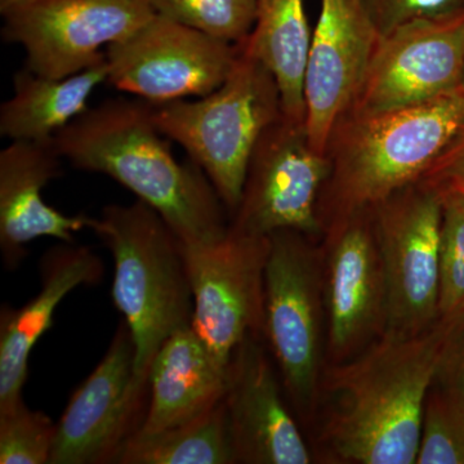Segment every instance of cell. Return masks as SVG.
I'll return each mask as SVG.
<instances>
[{
  "label": "cell",
  "instance_id": "obj_26",
  "mask_svg": "<svg viewBox=\"0 0 464 464\" xmlns=\"http://www.w3.org/2000/svg\"><path fill=\"white\" fill-rule=\"evenodd\" d=\"M57 423L24 400L0 411V463L50 464Z\"/></svg>",
  "mask_w": 464,
  "mask_h": 464
},
{
  "label": "cell",
  "instance_id": "obj_28",
  "mask_svg": "<svg viewBox=\"0 0 464 464\" xmlns=\"http://www.w3.org/2000/svg\"><path fill=\"white\" fill-rule=\"evenodd\" d=\"M436 382L451 391L464 408V323L449 343Z\"/></svg>",
  "mask_w": 464,
  "mask_h": 464
},
{
  "label": "cell",
  "instance_id": "obj_24",
  "mask_svg": "<svg viewBox=\"0 0 464 464\" xmlns=\"http://www.w3.org/2000/svg\"><path fill=\"white\" fill-rule=\"evenodd\" d=\"M155 14L221 41L246 42L256 23V0H150Z\"/></svg>",
  "mask_w": 464,
  "mask_h": 464
},
{
  "label": "cell",
  "instance_id": "obj_4",
  "mask_svg": "<svg viewBox=\"0 0 464 464\" xmlns=\"http://www.w3.org/2000/svg\"><path fill=\"white\" fill-rule=\"evenodd\" d=\"M90 228L114 258L112 301L132 333L136 373L149 382L150 366L164 342L191 326L194 295L185 244L142 200L103 208Z\"/></svg>",
  "mask_w": 464,
  "mask_h": 464
},
{
  "label": "cell",
  "instance_id": "obj_27",
  "mask_svg": "<svg viewBox=\"0 0 464 464\" xmlns=\"http://www.w3.org/2000/svg\"><path fill=\"white\" fill-rule=\"evenodd\" d=\"M381 36L415 20L456 16L464 12V0H364Z\"/></svg>",
  "mask_w": 464,
  "mask_h": 464
},
{
  "label": "cell",
  "instance_id": "obj_22",
  "mask_svg": "<svg viewBox=\"0 0 464 464\" xmlns=\"http://www.w3.org/2000/svg\"><path fill=\"white\" fill-rule=\"evenodd\" d=\"M225 398L190 422L163 431L139 432L118 464H235Z\"/></svg>",
  "mask_w": 464,
  "mask_h": 464
},
{
  "label": "cell",
  "instance_id": "obj_23",
  "mask_svg": "<svg viewBox=\"0 0 464 464\" xmlns=\"http://www.w3.org/2000/svg\"><path fill=\"white\" fill-rule=\"evenodd\" d=\"M441 190L439 320L464 323V192L450 183Z\"/></svg>",
  "mask_w": 464,
  "mask_h": 464
},
{
  "label": "cell",
  "instance_id": "obj_30",
  "mask_svg": "<svg viewBox=\"0 0 464 464\" xmlns=\"http://www.w3.org/2000/svg\"><path fill=\"white\" fill-rule=\"evenodd\" d=\"M32 2V0H0V14H5L11 9L18 7V5H25V3Z\"/></svg>",
  "mask_w": 464,
  "mask_h": 464
},
{
  "label": "cell",
  "instance_id": "obj_3",
  "mask_svg": "<svg viewBox=\"0 0 464 464\" xmlns=\"http://www.w3.org/2000/svg\"><path fill=\"white\" fill-rule=\"evenodd\" d=\"M464 124V84L406 108L344 114L328 146L331 176L320 197L324 228L420 182Z\"/></svg>",
  "mask_w": 464,
  "mask_h": 464
},
{
  "label": "cell",
  "instance_id": "obj_10",
  "mask_svg": "<svg viewBox=\"0 0 464 464\" xmlns=\"http://www.w3.org/2000/svg\"><path fill=\"white\" fill-rule=\"evenodd\" d=\"M268 249L270 237L230 227L216 243L185 246L194 295L191 326L225 371L246 338H264Z\"/></svg>",
  "mask_w": 464,
  "mask_h": 464
},
{
  "label": "cell",
  "instance_id": "obj_20",
  "mask_svg": "<svg viewBox=\"0 0 464 464\" xmlns=\"http://www.w3.org/2000/svg\"><path fill=\"white\" fill-rule=\"evenodd\" d=\"M108 82V63L93 65L66 78H48L26 67L14 75V96L0 108V134L14 141H50L90 109L93 91Z\"/></svg>",
  "mask_w": 464,
  "mask_h": 464
},
{
  "label": "cell",
  "instance_id": "obj_13",
  "mask_svg": "<svg viewBox=\"0 0 464 464\" xmlns=\"http://www.w3.org/2000/svg\"><path fill=\"white\" fill-rule=\"evenodd\" d=\"M324 231L325 357L340 364L384 334L386 279L371 209L332 219Z\"/></svg>",
  "mask_w": 464,
  "mask_h": 464
},
{
  "label": "cell",
  "instance_id": "obj_5",
  "mask_svg": "<svg viewBox=\"0 0 464 464\" xmlns=\"http://www.w3.org/2000/svg\"><path fill=\"white\" fill-rule=\"evenodd\" d=\"M151 108L158 130L185 149L234 215L253 151L266 130L284 115L273 72L243 42L237 65L221 87L198 100L151 103Z\"/></svg>",
  "mask_w": 464,
  "mask_h": 464
},
{
  "label": "cell",
  "instance_id": "obj_21",
  "mask_svg": "<svg viewBox=\"0 0 464 464\" xmlns=\"http://www.w3.org/2000/svg\"><path fill=\"white\" fill-rule=\"evenodd\" d=\"M311 33L306 0H256V23L244 47L276 79L286 121L304 124Z\"/></svg>",
  "mask_w": 464,
  "mask_h": 464
},
{
  "label": "cell",
  "instance_id": "obj_1",
  "mask_svg": "<svg viewBox=\"0 0 464 464\" xmlns=\"http://www.w3.org/2000/svg\"><path fill=\"white\" fill-rule=\"evenodd\" d=\"M462 324L439 320L420 334L386 333L353 359L324 368L317 401L325 404L322 441L333 456L417 463L424 402Z\"/></svg>",
  "mask_w": 464,
  "mask_h": 464
},
{
  "label": "cell",
  "instance_id": "obj_15",
  "mask_svg": "<svg viewBox=\"0 0 464 464\" xmlns=\"http://www.w3.org/2000/svg\"><path fill=\"white\" fill-rule=\"evenodd\" d=\"M381 35L364 0H320L304 78V127L328 154L335 125L355 101Z\"/></svg>",
  "mask_w": 464,
  "mask_h": 464
},
{
  "label": "cell",
  "instance_id": "obj_29",
  "mask_svg": "<svg viewBox=\"0 0 464 464\" xmlns=\"http://www.w3.org/2000/svg\"><path fill=\"white\" fill-rule=\"evenodd\" d=\"M423 179L432 183L464 182V124Z\"/></svg>",
  "mask_w": 464,
  "mask_h": 464
},
{
  "label": "cell",
  "instance_id": "obj_31",
  "mask_svg": "<svg viewBox=\"0 0 464 464\" xmlns=\"http://www.w3.org/2000/svg\"><path fill=\"white\" fill-rule=\"evenodd\" d=\"M444 183H450V185H453L454 188H458V190H460V191L464 192V182L453 181V182H444Z\"/></svg>",
  "mask_w": 464,
  "mask_h": 464
},
{
  "label": "cell",
  "instance_id": "obj_7",
  "mask_svg": "<svg viewBox=\"0 0 464 464\" xmlns=\"http://www.w3.org/2000/svg\"><path fill=\"white\" fill-rule=\"evenodd\" d=\"M371 213L386 279L384 334L429 331L439 322L441 190L420 179Z\"/></svg>",
  "mask_w": 464,
  "mask_h": 464
},
{
  "label": "cell",
  "instance_id": "obj_17",
  "mask_svg": "<svg viewBox=\"0 0 464 464\" xmlns=\"http://www.w3.org/2000/svg\"><path fill=\"white\" fill-rule=\"evenodd\" d=\"M61 163L53 140L14 141L0 152V250L8 271L26 258L32 241L53 237L72 244L76 232L91 227L92 217L63 215L43 199Z\"/></svg>",
  "mask_w": 464,
  "mask_h": 464
},
{
  "label": "cell",
  "instance_id": "obj_6",
  "mask_svg": "<svg viewBox=\"0 0 464 464\" xmlns=\"http://www.w3.org/2000/svg\"><path fill=\"white\" fill-rule=\"evenodd\" d=\"M265 271L264 338L301 420L315 414L324 372L323 250L301 232L270 235Z\"/></svg>",
  "mask_w": 464,
  "mask_h": 464
},
{
  "label": "cell",
  "instance_id": "obj_18",
  "mask_svg": "<svg viewBox=\"0 0 464 464\" xmlns=\"http://www.w3.org/2000/svg\"><path fill=\"white\" fill-rule=\"evenodd\" d=\"M72 244L63 243L44 253L42 286L35 297L21 308L2 307L0 411L24 400L30 353L53 325L54 313L63 299L78 286L96 285L102 280V259L88 246Z\"/></svg>",
  "mask_w": 464,
  "mask_h": 464
},
{
  "label": "cell",
  "instance_id": "obj_12",
  "mask_svg": "<svg viewBox=\"0 0 464 464\" xmlns=\"http://www.w3.org/2000/svg\"><path fill=\"white\" fill-rule=\"evenodd\" d=\"M155 16L150 0H32L3 14V41L21 45L25 67L66 78L105 56Z\"/></svg>",
  "mask_w": 464,
  "mask_h": 464
},
{
  "label": "cell",
  "instance_id": "obj_2",
  "mask_svg": "<svg viewBox=\"0 0 464 464\" xmlns=\"http://www.w3.org/2000/svg\"><path fill=\"white\" fill-rule=\"evenodd\" d=\"M167 140L152 119L151 103L137 97L103 101L53 137L63 159L132 191L185 246L224 239L230 224L221 198L191 159L177 161Z\"/></svg>",
  "mask_w": 464,
  "mask_h": 464
},
{
  "label": "cell",
  "instance_id": "obj_14",
  "mask_svg": "<svg viewBox=\"0 0 464 464\" xmlns=\"http://www.w3.org/2000/svg\"><path fill=\"white\" fill-rule=\"evenodd\" d=\"M463 84L464 12L411 21L381 36L346 114H377L417 105Z\"/></svg>",
  "mask_w": 464,
  "mask_h": 464
},
{
  "label": "cell",
  "instance_id": "obj_11",
  "mask_svg": "<svg viewBox=\"0 0 464 464\" xmlns=\"http://www.w3.org/2000/svg\"><path fill=\"white\" fill-rule=\"evenodd\" d=\"M149 401V382L136 373V344L123 319L108 353L67 402L50 464H118L145 424Z\"/></svg>",
  "mask_w": 464,
  "mask_h": 464
},
{
  "label": "cell",
  "instance_id": "obj_9",
  "mask_svg": "<svg viewBox=\"0 0 464 464\" xmlns=\"http://www.w3.org/2000/svg\"><path fill=\"white\" fill-rule=\"evenodd\" d=\"M331 169L328 154L308 141L306 127L283 115L253 151L230 230L259 237L292 230L315 239L324 231L319 203Z\"/></svg>",
  "mask_w": 464,
  "mask_h": 464
},
{
  "label": "cell",
  "instance_id": "obj_8",
  "mask_svg": "<svg viewBox=\"0 0 464 464\" xmlns=\"http://www.w3.org/2000/svg\"><path fill=\"white\" fill-rule=\"evenodd\" d=\"M240 44L155 14L123 41L105 48L108 82L151 103L200 99L230 76Z\"/></svg>",
  "mask_w": 464,
  "mask_h": 464
},
{
  "label": "cell",
  "instance_id": "obj_16",
  "mask_svg": "<svg viewBox=\"0 0 464 464\" xmlns=\"http://www.w3.org/2000/svg\"><path fill=\"white\" fill-rule=\"evenodd\" d=\"M283 387L261 338H246L228 365L225 393L237 463L313 462L310 448L285 404Z\"/></svg>",
  "mask_w": 464,
  "mask_h": 464
},
{
  "label": "cell",
  "instance_id": "obj_19",
  "mask_svg": "<svg viewBox=\"0 0 464 464\" xmlns=\"http://www.w3.org/2000/svg\"><path fill=\"white\" fill-rule=\"evenodd\" d=\"M150 401L140 432L190 422L225 398L227 371L218 365L192 326L173 333L152 360Z\"/></svg>",
  "mask_w": 464,
  "mask_h": 464
},
{
  "label": "cell",
  "instance_id": "obj_25",
  "mask_svg": "<svg viewBox=\"0 0 464 464\" xmlns=\"http://www.w3.org/2000/svg\"><path fill=\"white\" fill-rule=\"evenodd\" d=\"M417 464H464V408L435 381L424 402Z\"/></svg>",
  "mask_w": 464,
  "mask_h": 464
}]
</instances>
